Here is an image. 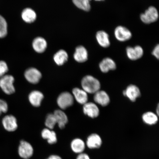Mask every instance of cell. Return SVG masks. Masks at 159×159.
Here are the masks:
<instances>
[{"label":"cell","mask_w":159,"mask_h":159,"mask_svg":"<svg viewBox=\"0 0 159 159\" xmlns=\"http://www.w3.org/2000/svg\"><path fill=\"white\" fill-rule=\"evenodd\" d=\"M96 38L99 44L101 47L106 48L110 46L109 36L106 32L102 30L97 32Z\"/></svg>","instance_id":"cell-21"},{"label":"cell","mask_w":159,"mask_h":159,"mask_svg":"<svg viewBox=\"0 0 159 159\" xmlns=\"http://www.w3.org/2000/svg\"><path fill=\"white\" fill-rule=\"evenodd\" d=\"M2 114L0 112V116H1V115H2Z\"/></svg>","instance_id":"cell-36"},{"label":"cell","mask_w":159,"mask_h":159,"mask_svg":"<svg viewBox=\"0 0 159 159\" xmlns=\"http://www.w3.org/2000/svg\"><path fill=\"white\" fill-rule=\"evenodd\" d=\"M8 70V67L5 61H0V78L7 75Z\"/></svg>","instance_id":"cell-29"},{"label":"cell","mask_w":159,"mask_h":159,"mask_svg":"<svg viewBox=\"0 0 159 159\" xmlns=\"http://www.w3.org/2000/svg\"><path fill=\"white\" fill-rule=\"evenodd\" d=\"M123 94L127 97L132 102L136 101L140 97L141 93L140 89L136 85H129L125 90L123 91Z\"/></svg>","instance_id":"cell-12"},{"label":"cell","mask_w":159,"mask_h":159,"mask_svg":"<svg viewBox=\"0 0 159 159\" xmlns=\"http://www.w3.org/2000/svg\"><path fill=\"white\" fill-rule=\"evenodd\" d=\"M68 55L66 51L60 50L55 53L53 59L56 63L59 66L64 64L68 60Z\"/></svg>","instance_id":"cell-24"},{"label":"cell","mask_w":159,"mask_h":159,"mask_svg":"<svg viewBox=\"0 0 159 159\" xmlns=\"http://www.w3.org/2000/svg\"><path fill=\"white\" fill-rule=\"evenodd\" d=\"M41 134L42 138L47 140L49 144H54L57 142V134L52 130L47 128L43 129Z\"/></svg>","instance_id":"cell-20"},{"label":"cell","mask_w":159,"mask_h":159,"mask_svg":"<svg viewBox=\"0 0 159 159\" xmlns=\"http://www.w3.org/2000/svg\"><path fill=\"white\" fill-rule=\"evenodd\" d=\"M95 1H104V0H95Z\"/></svg>","instance_id":"cell-35"},{"label":"cell","mask_w":159,"mask_h":159,"mask_svg":"<svg viewBox=\"0 0 159 159\" xmlns=\"http://www.w3.org/2000/svg\"><path fill=\"white\" fill-rule=\"evenodd\" d=\"M57 124L56 120L53 114L47 115L45 119V125L47 128L52 130Z\"/></svg>","instance_id":"cell-27"},{"label":"cell","mask_w":159,"mask_h":159,"mask_svg":"<svg viewBox=\"0 0 159 159\" xmlns=\"http://www.w3.org/2000/svg\"><path fill=\"white\" fill-rule=\"evenodd\" d=\"M102 144V138L97 134H93L87 138L85 144L90 149H97L100 148Z\"/></svg>","instance_id":"cell-9"},{"label":"cell","mask_w":159,"mask_h":159,"mask_svg":"<svg viewBox=\"0 0 159 159\" xmlns=\"http://www.w3.org/2000/svg\"><path fill=\"white\" fill-rule=\"evenodd\" d=\"M83 111L85 115L92 118H97L99 114L98 107L92 102H87L83 105Z\"/></svg>","instance_id":"cell-10"},{"label":"cell","mask_w":159,"mask_h":159,"mask_svg":"<svg viewBox=\"0 0 159 159\" xmlns=\"http://www.w3.org/2000/svg\"><path fill=\"white\" fill-rule=\"evenodd\" d=\"M158 17L157 10L153 6L149 7L145 12L142 14L140 16L141 21L146 24L155 22L157 20Z\"/></svg>","instance_id":"cell-5"},{"label":"cell","mask_w":159,"mask_h":159,"mask_svg":"<svg viewBox=\"0 0 159 159\" xmlns=\"http://www.w3.org/2000/svg\"><path fill=\"white\" fill-rule=\"evenodd\" d=\"M72 95L75 99L79 104L84 105L88 102V93L83 89L75 88L73 89Z\"/></svg>","instance_id":"cell-13"},{"label":"cell","mask_w":159,"mask_h":159,"mask_svg":"<svg viewBox=\"0 0 159 159\" xmlns=\"http://www.w3.org/2000/svg\"><path fill=\"white\" fill-rule=\"evenodd\" d=\"M85 143L80 138H75L71 141L70 148L75 153L80 154L84 152L86 148Z\"/></svg>","instance_id":"cell-15"},{"label":"cell","mask_w":159,"mask_h":159,"mask_svg":"<svg viewBox=\"0 0 159 159\" xmlns=\"http://www.w3.org/2000/svg\"><path fill=\"white\" fill-rule=\"evenodd\" d=\"M14 81L15 78L12 75H6L0 78V88L5 94H12L15 92Z\"/></svg>","instance_id":"cell-2"},{"label":"cell","mask_w":159,"mask_h":159,"mask_svg":"<svg viewBox=\"0 0 159 159\" xmlns=\"http://www.w3.org/2000/svg\"><path fill=\"white\" fill-rule=\"evenodd\" d=\"M91 0H72L73 3L79 9L89 11L91 9Z\"/></svg>","instance_id":"cell-26"},{"label":"cell","mask_w":159,"mask_h":159,"mask_svg":"<svg viewBox=\"0 0 159 159\" xmlns=\"http://www.w3.org/2000/svg\"><path fill=\"white\" fill-rule=\"evenodd\" d=\"M142 118L144 123L149 125L156 124L158 120V115L152 112L145 113Z\"/></svg>","instance_id":"cell-25"},{"label":"cell","mask_w":159,"mask_h":159,"mask_svg":"<svg viewBox=\"0 0 159 159\" xmlns=\"http://www.w3.org/2000/svg\"><path fill=\"white\" fill-rule=\"evenodd\" d=\"M46 159H62L61 157L57 155H52Z\"/></svg>","instance_id":"cell-33"},{"label":"cell","mask_w":159,"mask_h":159,"mask_svg":"<svg viewBox=\"0 0 159 159\" xmlns=\"http://www.w3.org/2000/svg\"><path fill=\"white\" fill-rule=\"evenodd\" d=\"M2 124L5 130L9 132H15L18 128L17 119L11 115L4 117L2 119Z\"/></svg>","instance_id":"cell-7"},{"label":"cell","mask_w":159,"mask_h":159,"mask_svg":"<svg viewBox=\"0 0 159 159\" xmlns=\"http://www.w3.org/2000/svg\"><path fill=\"white\" fill-rule=\"evenodd\" d=\"M126 51L127 56L132 61H136L140 59L143 55V49L140 46H136L134 47H128Z\"/></svg>","instance_id":"cell-11"},{"label":"cell","mask_w":159,"mask_h":159,"mask_svg":"<svg viewBox=\"0 0 159 159\" xmlns=\"http://www.w3.org/2000/svg\"><path fill=\"white\" fill-rule=\"evenodd\" d=\"M44 96L40 91L34 90L32 91L29 95V100L33 106L38 107L40 106Z\"/></svg>","instance_id":"cell-17"},{"label":"cell","mask_w":159,"mask_h":159,"mask_svg":"<svg viewBox=\"0 0 159 159\" xmlns=\"http://www.w3.org/2000/svg\"><path fill=\"white\" fill-rule=\"evenodd\" d=\"M7 25L4 18L0 15V38L7 36Z\"/></svg>","instance_id":"cell-28"},{"label":"cell","mask_w":159,"mask_h":159,"mask_svg":"<svg viewBox=\"0 0 159 159\" xmlns=\"http://www.w3.org/2000/svg\"><path fill=\"white\" fill-rule=\"evenodd\" d=\"M74 102V98L72 94L68 92L61 93L57 99V104L61 110H65L72 106Z\"/></svg>","instance_id":"cell-4"},{"label":"cell","mask_w":159,"mask_h":159,"mask_svg":"<svg viewBox=\"0 0 159 159\" xmlns=\"http://www.w3.org/2000/svg\"><path fill=\"white\" fill-rule=\"evenodd\" d=\"M74 58L75 61L79 63L85 62L88 58V53L87 49L83 46H79L76 47L74 54Z\"/></svg>","instance_id":"cell-16"},{"label":"cell","mask_w":159,"mask_h":159,"mask_svg":"<svg viewBox=\"0 0 159 159\" xmlns=\"http://www.w3.org/2000/svg\"><path fill=\"white\" fill-rule=\"evenodd\" d=\"M76 159H91L90 157L86 153L83 152L79 154Z\"/></svg>","instance_id":"cell-32"},{"label":"cell","mask_w":159,"mask_h":159,"mask_svg":"<svg viewBox=\"0 0 159 159\" xmlns=\"http://www.w3.org/2000/svg\"><path fill=\"white\" fill-rule=\"evenodd\" d=\"M114 34L119 41L125 42L129 40L132 37V34L129 29L122 26H119L115 29Z\"/></svg>","instance_id":"cell-8"},{"label":"cell","mask_w":159,"mask_h":159,"mask_svg":"<svg viewBox=\"0 0 159 159\" xmlns=\"http://www.w3.org/2000/svg\"><path fill=\"white\" fill-rule=\"evenodd\" d=\"M53 114L59 128L61 129L65 128L68 121L66 114L62 110L58 109L54 111Z\"/></svg>","instance_id":"cell-19"},{"label":"cell","mask_w":159,"mask_h":159,"mask_svg":"<svg viewBox=\"0 0 159 159\" xmlns=\"http://www.w3.org/2000/svg\"><path fill=\"white\" fill-rule=\"evenodd\" d=\"M19 156L23 159H29L33 156L34 150L32 145L24 140L20 142L18 148Z\"/></svg>","instance_id":"cell-3"},{"label":"cell","mask_w":159,"mask_h":159,"mask_svg":"<svg viewBox=\"0 0 159 159\" xmlns=\"http://www.w3.org/2000/svg\"><path fill=\"white\" fill-rule=\"evenodd\" d=\"M32 45L33 49L36 52L42 53L44 52L46 49L47 43L46 41L43 38L38 37L34 40Z\"/></svg>","instance_id":"cell-22"},{"label":"cell","mask_w":159,"mask_h":159,"mask_svg":"<svg viewBox=\"0 0 159 159\" xmlns=\"http://www.w3.org/2000/svg\"><path fill=\"white\" fill-rule=\"evenodd\" d=\"M82 89L88 94H94L100 90L101 84L98 79L91 75L84 76L81 81Z\"/></svg>","instance_id":"cell-1"},{"label":"cell","mask_w":159,"mask_h":159,"mask_svg":"<svg viewBox=\"0 0 159 159\" xmlns=\"http://www.w3.org/2000/svg\"><path fill=\"white\" fill-rule=\"evenodd\" d=\"M94 99L95 103L102 107L108 105L110 101L108 94L105 91L100 90L95 93Z\"/></svg>","instance_id":"cell-14"},{"label":"cell","mask_w":159,"mask_h":159,"mask_svg":"<svg viewBox=\"0 0 159 159\" xmlns=\"http://www.w3.org/2000/svg\"><path fill=\"white\" fill-rule=\"evenodd\" d=\"M24 75L26 80L33 84L38 83L42 76L40 71L34 67L27 69L25 71Z\"/></svg>","instance_id":"cell-6"},{"label":"cell","mask_w":159,"mask_h":159,"mask_svg":"<svg viewBox=\"0 0 159 159\" xmlns=\"http://www.w3.org/2000/svg\"><path fill=\"white\" fill-rule=\"evenodd\" d=\"M21 16L23 20L25 22L31 23L35 20L37 15L33 9L27 8L23 10L21 14Z\"/></svg>","instance_id":"cell-23"},{"label":"cell","mask_w":159,"mask_h":159,"mask_svg":"<svg viewBox=\"0 0 159 159\" xmlns=\"http://www.w3.org/2000/svg\"><path fill=\"white\" fill-rule=\"evenodd\" d=\"M159 105H158L157 108V115L158 116L159 115Z\"/></svg>","instance_id":"cell-34"},{"label":"cell","mask_w":159,"mask_h":159,"mask_svg":"<svg viewBox=\"0 0 159 159\" xmlns=\"http://www.w3.org/2000/svg\"><path fill=\"white\" fill-rule=\"evenodd\" d=\"M8 110V105L5 100L0 98V112L6 113Z\"/></svg>","instance_id":"cell-30"},{"label":"cell","mask_w":159,"mask_h":159,"mask_svg":"<svg viewBox=\"0 0 159 159\" xmlns=\"http://www.w3.org/2000/svg\"><path fill=\"white\" fill-rule=\"evenodd\" d=\"M152 54L158 59L159 58V45L158 44L154 48L152 51Z\"/></svg>","instance_id":"cell-31"},{"label":"cell","mask_w":159,"mask_h":159,"mask_svg":"<svg viewBox=\"0 0 159 159\" xmlns=\"http://www.w3.org/2000/svg\"><path fill=\"white\" fill-rule=\"evenodd\" d=\"M99 67L102 72L106 73L109 71L114 70L116 68V65L113 59L107 57L103 59L99 63Z\"/></svg>","instance_id":"cell-18"}]
</instances>
